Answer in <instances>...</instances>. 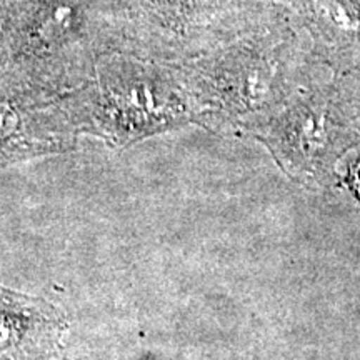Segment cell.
I'll return each mask as SVG.
<instances>
[{
  "instance_id": "277c9868",
  "label": "cell",
  "mask_w": 360,
  "mask_h": 360,
  "mask_svg": "<svg viewBox=\"0 0 360 360\" xmlns=\"http://www.w3.org/2000/svg\"><path fill=\"white\" fill-rule=\"evenodd\" d=\"M125 52L184 64L283 17L274 0H120Z\"/></svg>"
},
{
  "instance_id": "7a4b0ae2",
  "label": "cell",
  "mask_w": 360,
  "mask_h": 360,
  "mask_svg": "<svg viewBox=\"0 0 360 360\" xmlns=\"http://www.w3.org/2000/svg\"><path fill=\"white\" fill-rule=\"evenodd\" d=\"M120 0H13L7 24V70L52 94L92 77L98 58L127 47Z\"/></svg>"
},
{
  "instance_id": "52a82bcc",
  "label": "cell",
  "mask_w": 360,
  "mask_h": 360,
  "mask_svg": "<svg viewBox=\"0 0 360 360\" xmlns=\"http://www.w3.org/2000/svg\"><path fill=\"white\" fill-rule=\"evenodd\" d=\"M335 75L360 67V0H274Z\"/></svg>"
},
{
  "instance_id": "9c48e42d",
  "label": "cell",
  "mask_w": 360,
  "mask_h": 360,
  "mask_svg": "<svg viewBox=\"0 0 360 360\" xmlns=\"http://www.w3.org/2000/svg\"><path fill=\"white\" fill-rule=\"evenodd\" d=\"M335 94L345 119L360 137V67L335 75Z\"/></svg>"
},
{
  "instance_id": "5b68a950",
  "label": "cell",
  "mask_w": 360,
  "mask_h": 360,
  "mask_svg": "<svg viewBox=\"0 0 360 360\" xmlns=\"http://www.w3.org/2000/svg\"><path fill=\"white\" fill-rule=\"evenodd\" d=\"M245 137L262 142L278 167L304 184L322 180L360 142L337 102L335 82L321 79L297 90Z\"/></svg>"
},
{
  "instance_id": "8992f818",
  "label": "cell",
  "mask_w": 360,
  "mask_h": 360,
  "mask_svg": "<svg viewBox=\"0 0 360 360\" xmlns=\"http://www.w3.org/2000/svg\"><path fill=\"white\" fill-rule=\"evenodd\" d=\"M79 137L65 94L49 92L11 70L0 72V169L67 154Z\"/></svg>"
},
{
  "instance_id": "3957f363",
  "label": "cell",
  "mask_w": 360,
  "mask_h": 360,
  "mask_svg": "<svg viewBox=\"0 0 360 360\" xmlns=\"http://www.w3.org/2000/svg\"><path fill=\"white\" fill-rule=\"evenodd\" d=\"M65 98L80 135L112 148L197 125L195 102L180 67L125 51L102 56L92 77Z\"/></svg>"
},
{
  "instance_id": "ba28073f",
  "label": "cell",
  "mask_w": 360,
  "mask_h": 360,
  "mask_svg": "<svg viewBox=\"0 0 360 360\" xmlns=\"http://www.w3.org/2000/svg\"><path fill=\"white\" fill-rule=\"evenodd\" d=\"M65 327L56 305L0 285V360H52Z\"/></svg>"
},
{
  "instance_id": "6da1fadb",
  "label": "cell",
  "mask_w": 360,
  "mask_h": 360,
  "mask_svg": "<svg viewBox=\"0 0 360 360\" xmlns=\"http://www.w3.org/2000/svg\"><path fill=\"white\" fill-rule=\"evenodd\" d=\"M177 65L195 102L197 125L219 135H247L328 69L285 13L276 24Z\"/></svg>"
},
{
  "instance_id": "30bf717a",
  "label": "cell",
  "mask_w": 360,
  "mask_h": 360,
  "mask_svg": "<svg viewBox=\"0 0 360 360\" xmlns=\"http://www.w3.org/2000/svg\"><path fill=\"white\" fill-rule=\"evenodd\" d=\"M349 180H350V187L354 188L355 195L360 199V162H357V165H355V167L350 169Z\"/></svg>"
}]
</instances>
